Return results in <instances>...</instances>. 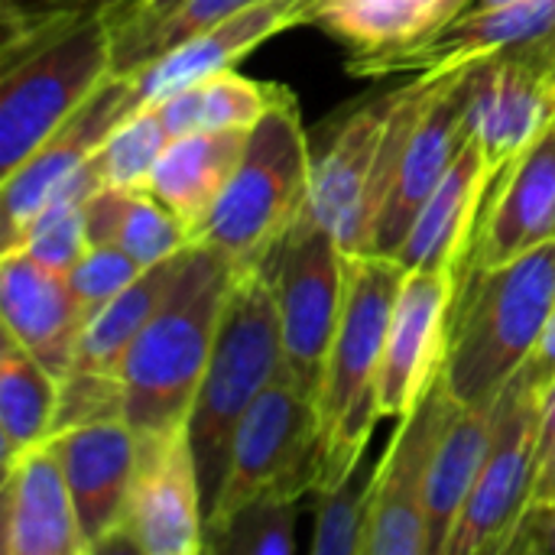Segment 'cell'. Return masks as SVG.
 Wrapping results in <instances>:
<instances>
[{"instance_id": "15", "label": "cell", "mask_w": 555, "mask_h": 555, "mask_svg": "<svg viewBox=\"0 0 555 555\" xmlns=\"http://www.w3.org/2000/svg\"><path fill=\"white\" fill-rule=\"evenodd\" d=\"M78 520L88 553H104L124 540L130 488L137 475V433L127 420H104L62 429L49 439Z\"/></svg>"}, {"instance_id": "23", "label": "cell", "mask_w": 555, "mask_h": 555, "mask_svg": "<svg viewBox=\"0 0 555 555\" xmlns=\"http://www.w3.org/2000/svg\"><path fill=\"white\" fill-rule=\"evenodd\" d=\"M468 0H315L309 23L348 49V72L367 75L377 62L433 39L462 16Z\"/></svg>"}, {"instance_id": "36", "label": "cell", "mask_w": 555, "mask_h": 555, "mask_svg": "<svg viewBox=\"0 0 555 555\" xmlns=\"http://www.w3.org/2000/svg\"><path fill=\"white\" fill-rule=\"evenodd\" d=\"M104 420H124V387L120 377L107 374H88L72 371L59 380V413H55V433L104 423Z\"/></svg>"}, {"instance_id": "19", "label": "cell", "mask_w": 555, "mask_h": 555, "mask_svg": "<svg viewBox=\"0 0 555 555\" xmlns=\"http://www.w3.org/2000/svg\"><path fill=\"white\" fill-rule=\"evenodd\" d=\"M468 68L465 127L494 172H504L555 124L553 85L514 59H481Z\"/></svg>"}, {"instance_id": "25", "label": "cell", "mask_w": 555, "mask_h": 555, "mask_svg": "<svg viewBox=\"0 0 555 555\" xmlns=\"http://www.w3.org/2000/svg\"><path fill=\"white\" fill-rule=\"evenodd\" d=\"M247 133L250 130H198L179 137L153 169L146 192L182 218L195 241L244 156Z\"/></svg>"}, {"instance_id": "14", "label": "cell", "mask_w": 555, "mask_h": 555, "mask_svg": "<svg viewBox=\"0 0 555 555\" xmlns=\"http://www.w3.org/2000/svg\"><path fill=\"white\" fill-rule=\"evenodd\" d=\"M481 59H514L540 75L555 72V0H517L455 16L433 39L374 65V75L449 72Z\"/></svg>"}, {"instance_id": "42", "label": "cell", "mask_w": 555, "mask_h": 555, "mask_svg": "<svg viewBox=\"0 0 555 555\" xmlns=\"http://www.w3.org/2000/svg\"><path fill=\"white\" fill-rule=\"evenodd\" d=\"M507 3H517V0H468L465 13H475V10H494V7H507Z\"/></svg>"}, {"instance_id": "35", "label": "cell", "mask_w": 555, "mask_h": 555, "mask_svg": "<svg viewBox=\"0 0 555 555\" xmlns=\"http://www.w3.org/2000/svg\"><path fill=\"white\" fill-rule=\"evenodd\" d=\"M296 517L299 501H254L208 537L205 550L224 555H289L296 550Z\"/></svg>"}, {"instance_id": "22", "label": "cell", "mask_w": 555, "mask_h": 555, "mask_svg": "<svg viewBox=\"0 0 555 555\" xmlns=\"http://www.w3.org/2000/svg\"><path fill=\"white\" fill-rule=\"evenodd\" d=\"M3 553L91 555L52 446L3 465Z\"/></svg>"}, {"instance_id": "43", "label": "cell", "mask_w": 555, "mask_h": 555, "mask_svg": "<svg viewBox=\"0 0 555 555\" xmlns=\"http://www.w3.org/2000/svg\"><path fill=\"white\" fill-rule=\"evenodd\" d=\"M550 85H553V98H555V72H553V75H550Z\"/></svg>"}, {"instance_id": "34", "label": "cell", "mask_w": 555, "mask_h": 555, "mask_svg": "<svg viewBox=\"0 0 555 555\" xmlns=\"http://www.w3.org/2000/svg\"><path fill=\"white\" fill-rule=\"evenodd\" d=\"M172 137L166 133V124L159 111L140 107L133 117H127L94 153L91 166L101 179V185L127 189V192H146L156 163L163 159Z\"/></svg>"}, {"instance_id": "32", "label": "cell", "mask_w": 555, "mask_h": 555, "mask_svg": "<svg viewBox=\"0 0 555 555\" xmlns=\"http://www.w3.org/2000/svg\"><path fill=\"white\" fill-rule=\"evenodd\" d=\"M101 189V179L94 166L88 163L78 176H72L49 205L33 218L16 250H26L33 260H39L49 270H59L68 276V270L85 257L88 244V224H85V202L88 195Z\"/></svg>"}, {"instance_id": "5", "label": "cell", "mask_w": 555, "mask_h": 555, "mask_svg": "<svg viewBox=\"0 0 555 555\" xmlns=\"http://www.w3.org/2000/svg\"><path fill=\"white\" fill-rule=\"evenodd\" d=\"M280 312L267 267L237 270L228 289L215 348L202 374L185 429L195 452L205 514L228 475L234 433L250 403L283 374Z\"/></svg>"}, {"instance_id": "4", "label": "cell", "mask_w": 555, "mask_h": 555, "mask_svg": "<svg viewBox=\"0 0 555 555\" xmlns=\"http://www.w3.org/2000/svg\"><path fill=\"white\" fill-rule=\"evenodd\" d=\"M345 302L319 387V488L341 481L367 452L377 406V377L390 315L406 280V267L384 254H345Z\"/></svg>"}, {"instance_id": "17", "label": "cell", "mask_w": 555, "mask_h": 555, "mask_svg": "<svg viewBox=\"0 0 555 555\" xmlns=\"http://www.w3.org/2000/svg\"><path fill=\"white\" fill-rule=\"evenodd\" d=\"M465 98H468V68H449L439 72V88L433 91L406 150L400 159V172L390 192V202L384 208V218L374 234V250L393 257L413 228L420 208L436 192V185L446 179L452 163L459 159L462 146L468 143L465 127Z\"/></svg>"}, {"instance_id": "33", "label": "cell", "mask_w": 555, "mask_h": 555, "mask_svg": "<svg viewBox=\"0 0 555 555\" xmlns=\"http://www.w3.org/2000/svg\"><path fill=\"white\" fill-rule=\"evenodd\" d=\"M377 465L367 455L335 485L319 488V511H315V555H364L367 524H371V488H374Z\"/></svg>"}, {"instance_id": "13", "label": "cell", "mask_w": 555, "mask_h": 555, "mask_svg": "<svg viewBox=\"0 0 555 555\" xmlns=\"http://www.w3.org/2000/svg\"><path fill=\"white\" fill-rule=\"evenodd\" d=\"M459 286L462 276L455 273L406 270L390 315L377 377L380 416L403 420L439 384L449 361Z\"/></svg>"}, {"instance_id": "12", "label": "cell", "mask_w": 555, "mask_h": 555, "mask_svg": "<svg viewBox=\"0 0 555 555\" xmlns=\"http://www.w3.org/2000/svg\"><path fill=\"white\" fill-rule=\"evenodd\" d=\"M124 546L140 555L205 553V494L189 429L137 436Z\"/></svg>"}, {"instance_id": "7", "label": "cell", "mask_w": 555, "mask_h": 555, "mask_svg": "<svg viewBox=\"0 0 555 555\" xmlns=\"http://www.w3.org/2000/svg\"><path fill=\"white\" fill-rule=\"evenodd\" d=\"M319 455V406L283 367L234 433L228 475L205 514V540L254 501H302L315 494Z\"/></svg>"}, {"instance_id": "9", "label": "cell", "mask_w": 555, "mask_h": 555, "mask_svg": "<svg viewBox=\"0 0 555 555\" xmlns=\"http://www.w3.org/2000/svg\"><path fill=\"white\" fill-rule=\"evenodd\" d=\"M345 267L348 257L335 234L306 221H296L267 263L286 367L312 400H319L328 348L341 319Z\"/></svg>"}, {"instance_id": "28", "label": "cell", "mask_w": 555, "mask_h": 555, "mask_svg": "<svg viewBox=\"0 0 555 555\" xmlns=\"http://www.w3.org/2000/svg\"><path fill=\"white\" fill-rule=\"evenodd\" d=\"M286 98H293L286 85L257 81L228 68L156 101L153 107L159 111L166 133L179 140L198 130H250Z\"/></svg>"}, {"instance_id": "31", "label": "cell", "mask_w": 555, "mask_h": 555, "mask_svg": "<svg viewBox=\"0 0 555 555\" xmlns=\"http://www.w3.org/2000/svg\"><path fill=\"white\" fill-rule=\"evenodd\" d=\"M257 0H179L153 20L114 29V72H140L179 42L224 23Z\"/></svg>"}, {"instance_id": "40", "label": "cell", "mask_w": 555, "mask_h": 555, "mask_svg": "<svg viewBox=\"0 0 555 555\" xmlns=\"http://www.w3.org/2000/svg\"><path fill=\"white\" fill-rule=\"evenodd\" d=\"M507 553L555 555V498L546 504H533L527 511Z\"/></svg>"}, {"instance_id": "2", "label": "cell", "mask_w": 555, "mask_h": 555, "mask_svg": "<svg viewBox=\"0 0 555 555\" xmlns=\"http://www.w3.org/2000/svg\"><path fill=\"white\" fill-rule=\"evenodd\" d=\"M234 273V263L208 244L182 254L169 293L120 364L124 420L137 436L185 426Z\"/></svg>"}, {"instance_id": "18", "label": "cell", "mask_w": 555, "mask_h": 555, "mask_svg": "<svg viewBox=\"0 0 555 555\" xmlns=\"http://www.w3.org/2000/svg\"><path fill=\"white\" fill-rule=\"evenodd\" d=\"M0 315L3 332L13 335L52 377L62 380L75 367L91 315L65 273L42 267L26 250H7L0 257Z\"/></svg>"}, {"instance_id": "3", "label": "cell", "mask_w": 555, "mask_h": 555, "mask_svg": "<svg viewBox=\"0 0 555 555\" xmlns=\"http://www.w3.org/2000/svg\"><path fill=\"white\" fill-rule=\"evenodd\" d=\"M555 302V241L491 270H468L452 312L446 387L455 403L491 410L530 358Z\"/></svg>"}, {"instance_id": "30", "label": "cell", "mask_w": 555, "mask_h": 555, "mask_svg": "<svg viewBox=\"0 0 555 555\" xmlns=\"http://www.w3.org/2000/svg\"><path fill=\"white\" fill-rule=\"evenodd\" d=\"M182 254L172 257V260H163L156 267H146L124 293H117L111 302H104L88 319L85 335H81V345H78V358H75V367L72 371L120 377V364H124L130 345L137 341V335L143 332V325L150 322V315L159 309L163 296L169 293V286H172V280L179 273Z\"/></svg>"}, {"instance_id": "26", "label": "cell", "mask_w": 555, "mask_h": 555, "mask_svg": "<svg viewBox=\"0 0 555 555\" xmlns=\"http://www.w3.org/2000/svg\"><path fill=\"white\" fill-rule=\"evenodd\" d=\"M491 436H494V406L472 410L455 403L429 472V494H426L429 555H446L449 537L462 517V507L481 475L485 455L491 449Z\"/></svg>"}, {"instance_id": "21", "label": "cell", "mask_w": 555, "mask_h": 555, "mask_svg": "<svg viewBox=\"0 0 555 555\" xmlns=\"http://www.w3.org/2000/svg\"><path fill=\"white\" fill-rule=\"evenodd\" d=\"M494 166L485 150L468 140L436 185V192L420 208L413 228L406 231L400 250L393 254L406 270H442L465 276L475 231L485 211V202L494 185Z\"/></svg>"}, {"instance_id": "29", "label": "cell", "mask_w": 555, "mask_h": 555, "mask_svg": "<svg viewBox=\"0 0 555 555\" xmlns=\"http://www.w3.org/2000/svg\"><path fill=\"white\" fill-rule=\"evenodd\" d=\"M59 377H52L13 335L0 341V452L13 465L55 436Z\"/></svg>"}, {"instance_id": "1", "label": "cell", "mask_w": 555, "mask_h": 555, "mask_svg": "<svg viewBox=\"0 0 555 555\" xmlns=\"http://www.w3.org/2000/svg\"><path fill=\"white\" fill-rule=\"evenodd\" d=\"M0 176L42 146L114 72L107 0L0 3Z\"/></svg>"}, {"instance_id": "39", "label": "cell", "mask_w": 555, "mask_h": 555, "mask_svg": "<svg viewBox=\"0 0 555 555\" xmlns=\"http://www.w3.org/2000/svg\"><path fill=\"white\" fill-rule=\"evenodd\" d=\"M520 384H527L530 390H537L540 397H546V390L555 384V302L546 315V325L530 351V358L520 364V371L514 374Z\"/></svg>"}, {"instance_id": "38", "label": "cell", "mask_w": 555, "mask_h": 555, "mask_svg": "<svg viewBox=\"0 0 555 555\" xmlns=\"http://www.w3.org/2000/svg\"><path fill=\"white\" fill-rule=\"evenodd\" d=\"M555 498V384L546 390L540 406V436H537V485L533 504H546ZM530 504V507H533Z\"/></svg>"}, {"instance_id": "37", "label": "cell", "mask_w": 555, "mask_h": 555, "mask_svg": "<svg viewBox=\"0 0 555 555\" xmlns=\"http://www.w3.org/2000/svg\"><path fill=\"white\" fill-rule=\"evenodd\" d=\"M140 273H143V267L117 244H94L68 270V283L75 289V296L81 299V306L88 309V315H94L104 302H111L117 293H124Z\"/></svg>"}, {"instance_id": "20", "label": "cell", "mask_w": 555, "mask_h": 555, "mask_svg": "<svg viewBox=\"0 0 555 555\" xmlns=\"http://www.w3.org/2000/svg\"><path fill=\"white\" fill-rule=\"evenodd\" d=\"M315 0H257L224 23L179 42L140 72H133V91L140 107H150L182 88H192L218 72L234 68L247 52H254L270 36L302 26L312 16Z\"/></svg>"}, {"instance_id": "6", "label": "cell", "mask_w": 555, "mask_h": 555, "mask_svg": "<svg viewBox=\"0 0 555 555\" xmlns=\"http://www.w3.org/2000/svg\"><path fill=\"white\" fill-rule=\"evenodd\" d=\"M309 182L312 146L293 94L250 127L244 156L195 244L221 250L234 270L267 267L302 218Z\"/></svg>"}, {"instance_id": "8", "label": "cell", "mask_w": 555, "mask_h": 555, "mask_svg": "<svg viewBox=\"0 0 555 555\" xmlns=\"http://www.w3.org/2000/svg\"><path fill=\"white\" fill-rule=\"evenodd\" d=\"M543 397L511 377L494 403V436L446 555H507L533 504Z\"/></svg>"}, {"instance_id": "24", "label": "cell", "mask_w": 555, "mask_h": 555, "mask_svg": "<svg viewBox=\"0 0 555 555\" xmlns=\"http://www.w3.org/2000/svg\"><path fill=\"white\" fill-rule=\"evenodd\" d=\"M390 111V94L380 101L364 104L351 117L338 124L332 140L322 146L319 156H312V182H309V202L299 221L325 228L338 234L348 218L354 215L364 182L371 176L384 124Z\"/></svg>"}, {"instance_id": "10", "label": "cell", "mask_w": 555, "mask_h": 555, "mask_svg": "<svg viewBox=\"0 0 555 555\" xmlns=\"http://www.w3.org/2000/svg\"><path fill=\"white\" fill-rule=\"evenodd\" d=\"M140 111L133 91V72H111L104 85L16 169L0 176V250H16L33 218L49 198L78 176L104 140Z\"/></svg>"}, {"instance_id": "16", "label": "cell", "mask_w": 555, "mask_h": 555, "mask_svg": "<svg viewBox=\"0 0 555 555\" xmlns=\"http://www.w3.org/2000/svg\"><path fill=\"white\" fill-rule=\"evenodd\" d=\"M550 241H555V124L494 176L465 273L511 263Z\"/></svg>"}, {"instance_id": "11", "label": "cell", "mask_w": 555, "mask_h": 555, "mask_svg": "<svg viewBox=\"0 0 555 555\" xmlns=\"http://www.w3.org/2000/svg\"><path fill=\"white\" fill-rule=\"evenodd\" d=\"M455 410L446 377L403 416L387 442L371 488L364 555H429L426 494L442 429Z\"/></svg>"}, {"instance_id": "27", "label": "cell", "mask_w": 555, "mask_h": 555, "mask_svg": "<svg viewBox=\"0 0 555 555\" xmlns=\"http://www.w3.org/2000/svg\"><path fill=\"white\" fill-rule=\"evenodd\" d=\"M88 244H117L143 270L179 257L195 244L182 218H176L156 195L101 185L85 202Z\"/></svg>"}, {"instance_id": "41", "label": "cell", "mask_w": 555, "mask_h": 555, "mask_svg": "<svg viewBox=\"0 0 555 555\" xmlns=\"http://www.w3.org/2000/svg\"><path fill=\"white\" fill-rule=\"evenodd\" d=\"M179 0H107V13H111V29L120 26H133L143 20L159 16L163 10H169Z\"/></svg>"}]
</instances>
